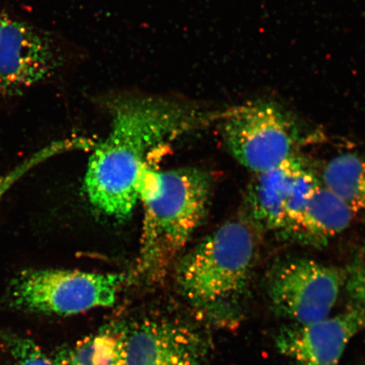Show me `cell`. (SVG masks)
<instances>
[{
	"instance_id": "obj_1",
	"label": "cell",
	"mask_w": 365,
	"mask_h": 365,
	"mask_svg": "<svg viewBox=\"0 0 365 365\" xmlns=\"http://www.w3.org/2000/svg\"><path fill=\"white\" fill-rule=\"evenodd\" d=\"M96 102L111 125L107 136L94 145L84 187L91 205L118 220L130 217L139 202L136 181L150 155L220 115L180 95L139 90L109 91Z\"/></svg>"
},
{
	"instance_id": "obj_2",
	"label": "cell",
	"mask_w": 365,
	"mask_h": 365,
	"mask_svg": "<svg viewBox=\"0 0 365 365\" xmlns=\"http://www.w3.org/2000/svg\"><path fill=\"white\" fill-rule=\"evenodd\" d=\"M212 176L198 168L160 171L145 165L136 181L144 220L137 277H162L207 216Z\"/></svg>"
},
{
	"instance_id": "obj_3",
	"label": "cell",
	"mask_w": 365,
	"mask_h": 365,
	"mask_svg": "<svg viewBox=\"0 0 365 365\" xmlns=\"http://www.w3.org/2000/svg\"><path fill=\"white\" fill-rule=\"evenodd\" d=\"M257 255L250 227L230 221L178 261L175 279L191 307L215 322L238 321Z\"/></svg>"
},
{
	"instance_id": "obj_4",
	"label": "cell",
	"mask_w": 365,
	"mask_h": 365,
	"mask_svg": "<svg viewBox=\"0 0 365 365\" xmlns=\"http://www.w3.org/2000/svg\"><path fill=\"white\" fill-rule=\"evenodd\" d=\"M88 50L11 14L0 22V101L65 80L88 61Z\"/></svg>"
},
{
	"instance_id": "obj_5",
	"label": "cell",
	"mask_w": 365,
	"mask_h": 365,
	"mask_svg": "<svg viewBox=\"0 0 365 365\" xmlns=\"http://www.w3.org/2000/svg\"><path fill=\"white\" fill-rule=\"evenodd\" d=\"M125 280L123 273L29 269L13 278L8 301L22 312L72 316L112 307Z\"/></svg>"
},
{
	"instance_id": "obj_6",
	"label": "cell",
	"mask_w": 365,
	"mask_h": 365,
	"mask_svg": "<svg viewBox=\"0 0 365 365\" xmlns=\"http://www.w3.org/2000/svg\"><path fill=\"white\" fill-rule=\"evenodd\" d=\"M223 143L242 166L255 173L293 156L295 129L284 113L266 103H249L220 113Z\"/></svg>"
},
{
	"instance_id": "obj_7",
	"label": "cell",
	"mask_w": 365,
	"mask_h": 365,
	"mask_svg": "<svg viewBox=\"0 0 365 365\" xmlns=\"http://www.w3.org/2000/svg\"><path fill=\"white\" fill-rule=\"evenodd\" d=\"M345 282L346 275L339 269L297 258L272 269L267 289L278 316L308 324L330 316Z\"/></svg>"
},
{
	"instance_id": "obj_8",
	"label": "cell",
	"mask_w": 365,
	"mask_h": 365,
	"mask_svg": "<svg viewBox=\"0 0 365 365\" xmlns=\"http://www.w3.org/2000/svg\"><path fill=\"white\" fill-rule=\"evenodd\" d=\"M126 365H207L210 340L175 314L152 312L125 324Z\"/></svg>"
},
{
	"instance_id": "obj_9",
	"label": "cell",
	"mask_w": 365,
	"mask_h": 365,
	"mask_svg": "<svg viewBox=\"0 0 365 365\" xmlns=\"http://www.w3.org/2000/svg\"><path fill=\"white\" fill-rule=\"evenodd\" d=\"M322 185L298 157L255 173L248 195L253 220L264 230L287 235Z\"/></svg>"
},
{
	"instance_id": "obj_10",
	"label": "cell",
	"mask_w": 365,
	"mask_h": 365,
	"mask_svg": "<svg viewBox=\"0 0 365 365\" xmlns=\"http://www.w3.org/2000/svg\"><path fill=\"white\" fill-rule=\"evenodd\" d=\"M365 327V317L352 307L334 317L282 328L278 351L296 365H339L350 341Z\"/></svg>"
},
{
	"instance_id": "obj_11",
	"label": "cell",
	"mask_w": 365,
	"mask_h": 365,
	"mask_svg": "<svg viewBox=\"0 0 365 365\" xmlns=\"http://www.w3.org/2000/svg\"><path fill=\"white\" fill-rule=\"evenodd\" d=\"M354 215L348 205L322 184L286 236L299 244L319 247L346 230Z\"/></svg>"
},
{
	"instance_id": "obj_12",
	"label": "cell",
	"mask_w": 365,
	"mask_h": 365,
	"mask_svg": "<svg viewBox=\"0 0 365 365\" xmlns=\"http://www.w3.org/2000/svg\"><path fill=\"white\" fill-rule=\"evenodd\" d=\"M57 365H126L125 324H115L62 349Z\"/></svg>"
},
{
	"instance_id": "obj_13",
	"label": "cell",
	"mask_w": 365,
	"mask_h": 365,
	"mask_svg": "<svg viewBox=\"0 0 365 365\" xmlns=\"http://www.w3.org/2000/svg\"><path fill=\"white\" fill-rule=\"evenodd\" d=\"M322 184L356 213H365V153L333 158L322 173Z\"/></svg>"
},
{
	"instance_id": "obj_14",
	"label": "cell",
	"mask_w": 365,
	"mask_h": 365,
	"mask_svg": "<svg viewBox=\"0 0 365 365\" xmlns=\"http://www.w3.org/2000/svg\"><path fill=\"white\" fill-rule=\"evenodd\" d=\"M1 337L18 365H57L29 337L10 332L4 333Z\"/></svg>"
},
{
	"instance_id": "obj_15",
	"label": "cell",
	"mask_w": 365,
	"mask_h": 365,
	"mask_svg": "<svg viewBox=\"0 0 365 365\" xmlns=\"http://www.w3.org/2000/svg\"><path fill=\"white\" fill-rule=\"evenodd\" d=\"M62 152L61 144L58 141H54V143L48 145L47 147L38 150L31 157L26 158L21 163L18 164L12 170L0 177V200L10 190L11 187L16 185L27 173L39 165L40 163L45 162L46 160L61 154Z\"/></svg>"
},
{
	"instance_id": "obj_16",
	"label": "cell",
	"mask_w": 365,
	"mask_h": 365,
	"mask_svg": "<svg viewBox=\"0 0 365 365\" xmlns=\"http://www.w3.org/2000/svg\"><path fill=\"white\" fill-rule=\"evenodd\" d=\"M345 285L353 307L365 317V259L358 262L351 269L346 275Z\"/></svg>"
},
{
	"instance_id": "obj_17",
	"label": "cell",
	"mask_w": 365,
	"mask_h": 365,
	"mask_svg": "<svg viewBox=\"0 0 365 365\" xmlns=\"http://www.w3.org/2000/svg\"><path fill=\"white\" fill-rule=\"evenodd\" d=\"M81 138L82 139V141H83V147H82V148H84V140H83V138H82V137H81Z\"/></svg>"
},
{
	"instance_id": "obj_18",
	"label": "cell",
	"mask_w": 365,
	"mask_h": 365,
	"mask_svg": "<svg viewBox=\"0 0 365 365\" xmlns=\"http://www.w3.org/2000/svg\"><path fill=\"white\" fill-rule=\"evenodd\" d=\"M0 22H1V12H0Z\"/></svg>"
}]
</instances>
